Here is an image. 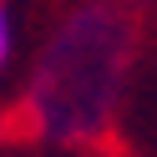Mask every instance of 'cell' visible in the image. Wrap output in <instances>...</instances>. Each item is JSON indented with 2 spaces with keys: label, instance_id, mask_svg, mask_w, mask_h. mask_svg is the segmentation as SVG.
Returning a JSON list of instances; mask_svg holds the SVG:
<instances>
[{
  "label": "cell",
  "instance_id": "1",
  "mask_svg": "<svg viewBox=\"0 0 157 157\" xmlns=\"http://www.w3.org/2000/svg\"><path fill=\"white\" fill-rule=\"evenodd\" d=\"M132 66V15L91 0L51 31L25 91V127L56 147H96L112 137Z\"/></svg>",
  "mask_w": 157,
  "mask_h": 157
},
{
  "label": "cell",
  "instance_id": "2",
  "mask_svg": "<svg viewBox=\"0 0 157 157\" xmlns=\"http://www.w3.org/2000/svg\"><path fill=\"white\" fill-rule=\"evenodd\" d=\"M10 61V10H5V0H0V71Z\"/></svg>",
  "mask_w": 157,
  "mask_h": 157
},
{
  "label": "cell",
  "instance_id": "3",
  "mask_svg": "<svg viewBox=\"0 0 157 157\" xmlns=\"http://www.w3.org/2000/svg\"><path fill=\"white\" fill-rule=\"evenodd\" d=\"M122 5H157V0H122Z\"/></svg>",
  "mask_w": 157,
  "mask_h": 157
}]
</instances>
